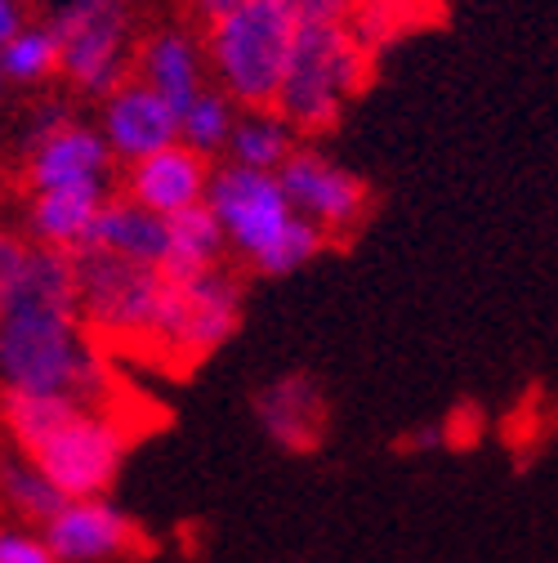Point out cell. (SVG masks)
<instances>
[{"mask_svg":"<svg viewBox=\"0 0 558 563\" xmlns=\"http://www.w3.org/2000/svg\"><path fill=\"white\" fill-rule=\"evenodd\" d=\"M0 372L10 394L99 402L108 363L86 335L77 251L0 242Z\"/></svg>","mask_w":558,"mask_h":563,"instance_id":"obj_1","label":"cell"},{"mask_svg":"<svg viewBox=\"0 0 558 563\" xmlns=\"http://www.w3.org/2000/svg\"><path fill=\"white\" fill-rule=\"evenodd\" d=\"M300 23L277 0H246V5L211 19V67L242 108H272L282 95Z\"/></svg>","mask_w":558,"mask_h":563,"instance_id":"obj_2","label":"cell"},{"mask_svg":"<svg viewBox=\"0 0 558 563\" xmlns=\"http://www.w3.org/2000/svg\"><path fill=\"white\" fill-rule=\"evenodd\" d=\"M367 67L371 54L348 32V23H304L295 32L291 67L272 108L295 130H326L362 90Z\"/></svg>","mask_w":558,"mask_h":563,"instance_id":"obj_3","label":"cell"},{"mask_svg":"<svg viewBox=\"0 0 558 563\" xmlns=\"http://www.w3.org/2000/svg\"><path fill=\"white\" fill-rule=\"evenodd\" d=\"M77 287L86 327L116 344L153 349L170 277L153 264H134L108 251H77Z\"/></svg>","mask_w":558,"mask_h":563,"instance_id":"obj_4","label":"cell"},{"mask_svg":"<svg viewBox=\"0 0 558 563\" xmlns=\"http://www.w3.org/2000/svg\"><path fill=\"white\" fill-rule=\"evenodd\" d=\"M237 322H242V287L224 268L179 277V282L170 277L166 309L148 354L166 363H201L237 331Z\"/></svg>","mask_w":558,"mask_h":563,"instance_id":"obj_5","label":"cell"},{"mask_svg":"<svg viewBox=\"0 0 558 563\" xmlns=\"http://www.w3.org/2000/svg\"><path fill=\"white\" fill-rule=\"evenodd\" d=\"M205 206L215 210V220L228 233V246L250 260L255 268L272 255V246L282 242L300 210L291 206V192L277 170H250V166H224L211 175V192H205Z\"/></svg>","mask_w":558,"mask_h":563,"instance_id":"obj_6","label":"cell"},{"mask_svg":"<svg viewBox=\"0 0 558 563\" xmlns=\"http://www.w3.org/2000/svg\"><path fill=\"white\" fill-rule=\"evenodd\" d=\"M23 456L36 461L72 501L108 497V487L116 483V474L130 456V430L99 407H81L63 430L41 439Z\"/></svg>","mask_w":558,"mask_h":563,"instance_id":"obj_7","label":"cell"},{"mask_svg":"<svg viewBox=\"0 0 558 563\" xmlns=\"http://www.w3.org/2000/svg\"><path fill=\"white\" fill-rule=\"evenodd\" d=\"M63 45V73L90 95L121 90L125 67V0H63L49 19Z\"/></svg>","mask_w":558,"mask_h":563,"instance_id":"obj_8","label":"cell"},{"mask_svg":"<svg viewBox=\"0 0 558 563\" xmlns=\"http://www.w3.org/2000/svg\"><path fill=\"white\" fill-rule=\"evenodd\" d=\"M291 192V206L304 220L322 224L326 233L354 229L367 210V188L358 175H348L344 166H335L331 157L313 153V148H295V157L277 170Z\"/></svg>","mask_w":558,"mask_h":563,"instance_id":"obj_9","label":"cell"},{"mask_svg":"<svg viewBox=\"0 0 558 563\" xmlns=\"http://www.w3.org/2000/svg\"><path fill=\"white\" fill-rule=\"evenodd\" d=\"M103 139H108L112 157H121L130 166L161 153V148L183 144L179 139V112L148 81H130V86L108 95V103H103Z\"/></svg>","mask_w":558,"mask_h":563,"instance_id":"obj_10","label":"cell"},{"mask_svg":"<svg viewBox=\"0 0 558 563\" xmlns=\"http://www.w3.org/2000/svg\"><path fill=\"white\" fill-rule=\"evenodd\" d=\"M41 532H45L49 550L58 554V563H108V559H121L125 550H134V523L108 497L72 501Z\"/></svg>","mask_w":558,"mask_h":563,"instance_id":"obj_11","label":"cell"},{"mask_svg":"<svg viewBox=\"0 0 558 563\" xmlns=\"http://www.w3.org/2000/svg\"><path fill=\"white\" fill-rule=\"evenodd\" d=\"M255 420L268 443L282 452H313L326 430V402L313 376L291 372L255 394Z\"/></svg>","mask_w":558,"mask_h":563,"instance_id":"obj_12","label":"cell"},{"mask_svg":"<svg viewBox=\"0 0 558 563\" xmlns=\"http://www.w3.org/2000/svg\"><path fill=\"white\" fill-rule=\"evenodd\" d=\"M211 175L215 170H205V157L197 148L175 144V148H161V153L130 166V197L170 220L179 210H192L205 201Z\"/></svg>","mask_w":558,"mask_h":563,"instance_id":"obj_13","label":"cell"},{"mask_svg":"<svg viewBox=\"0 0 558 563\" xmlns=\"http://www.w3.org/2000/svg\"><path fill=\"white\" fill-rule=\"evenodd\" d=\"M108 162H112V148L103 130H90V125H67L63 134H54L49 144L32 148V162H27V179L36 192L45 188H67V184H103L108 179Z\"/></svg>","mask_w":558,"mask_h":563,"instance_id":"obj_14","label":"cell"},{"mask_svg":"<svg viewBox=\"0 0 558 563\" xmlns=\"http://www.w3.org/2000/svg\"><path fill=\"white\" fill-rule=\"evenodd\" d=\"M86 251H108V255H121V260H134V264L161 268L166 255H170V220L157 216V210H148V206H138L134 197L108 201L99 210Z\"/></svg>","mask_w":558,"mask_h":563,"instance_id":"obj_15","label":"cell"},{"mask_svg":"<svg viewBox=\"0 0 558 563\" xmlns=\"http://www.w3.org/2000/svg\"><path fill=\"white\" fill-rule=\"evenodd\" d=\"M108 206L103 184H67V188H45L32 197L27 224L36 233L41 246H58V251H86L99 210Z\"/></svg>","mask_w":558,"mask_h":563,"instance_id":"obj_16","label":"cell"},{"mask_svg":"<svg viewBox=\"0 0 558 563\" xmlns=\"http://www.w3.org/2000/svg\"><path fill=\"white\" fill-rule=\"evenodd\" d=\"M228 251V233L224 224L215 220L211 206H192V210H179L170 216V255L161 264L166 277H197V273H211L220 268V255Z\"/></svg>","mask_w":558,"mask_h":563,"instance_id":"obj_17","label":"cell"},{"mask_svg":"<svg viewBox=\"0 0 558 563\" xmlns=\"http://www.w3.org/2000/svg\"><path fill=\"white\" fill-rule=\"evenodd\" d=\"M144 81L170 99L175 112H183L205 86H201V54L188 36L179 32H161L148 49H144Z\"/></svg>","mask_w":558,"mask_h":563,"instance_id":"obj_18","label":"cell"},{"mask_svg":"<svg viewBox=\"0 0 558 563\" xmlns=\"http://www.w3.org/2000/svg\"><path fill=\"white\" fill-rule=\"evenodd\" d=\"M228 153L250 170H282L295 157V125L277 108H250L246 117H237Z\"/></svg>","mask_w":558,"mask_h":563,"instance_id":"obj_19","label":"cell"},{"mask_svg":"<svg viewBox=\"0 0 558 563\" xmlns=\"http://www.w3.org/2000/svg\"><path fill=\"white\" fill-rule=\"evenodd\" d=\"M81 407H90V402L67 398V394H5V420H10V434L23 452H32L54 430H63Z\"/></svg>","mask_w":558,"mask_h":563,"instance_id":"obj_20","label":"cell"},{"mask_svg":"<svg viewBox=\"0 0 558 563\" xmlns=\"http://www.w3.org/2000/svg\"><path fill=\"white\" fill-rule=\"evenodd\" d=\"M5 501L36 528H45L49 519H58L67 506H72V497L36 465V461H14L5 465Z\"/></svg>","mask_w":558,"mask_h":563,"instance_id":"obj_21","label":"cell"},{"mask_svg":"<svg viewBox=\"0 0 558 563\" xmlns=\"http://www.w3.org/2000/svg\"><path fill=\"white\" fill-rule=\"evenodd\" d=\"M233 130H237L233 95H220V90H201V95L179 112V139H183L188 148H197L201 157L228 148V144H233Z\"/></svg>","mask_w":558,"mask_h":563,"instance_id":"obj_22","label":"cell"},{"mask_svg":"<svg viewBox=\"0 0 558 563\" xmlns=\"http://www.w3.org/2000/svg\"><path fill=\"white\" fill-rule=\"evenodd\" d=\"M63 67V45L54 36V27H23V36L0 45V73L14 86H32V81H45L49 73Z\"/></svg>","mask_w":558,"mask_h":563,"instance_id":"obj_23","label":"cell"},{"mask_svg":"<svg viewBox=\"0 0 558 563\" xmlns=\"http://www.w3.org/2000/svg\"><path fill=\"white\" fill-rule=\"evenodd\" d=\"M415 23H421V0H393V5H354V14H348V32L358 36V45L367 54H376L380 45L406 36Z\"/></svg>","mask_w":558,"mask_h":563,"instance_id":"obj_24","label":"cell"},{"mask_svg":"<svg viewBox=\"0 0 558 563\" xmlns=\"http://www.w3.org/2000/svg\"><path fill=\"white\" fill-rule=\"evenodd\" d=\"M0 563H58V554L49 550L45 532H27V528H10L0 537Z\"/></svg>","mask_w":558,"mask_h":563,"instance_id":"obj_25","label":"cell"},{"mask_svg":"<svg viewBox=\"0 0 558 563\" xmlns=\"http://www.w3.org/2000/svg\"><path fill=\"white\" fill-rule=\"evenodd\" d=\"M300 27L304 23H348L354 14V0H277Z\"/></svg>","mask_w":558,"mask_h":563,"instance_id":"obj_26","label":"cell"},{"mask_svg":"<svg viewBox=\"0 0 558 563\" xmlns=\"http://www.w3.org/2000/svg\"><path fill=\"white\" fill-rule=\"evenodd\" d=\"M67 125H72V117H67L63 103H41V108L27 117V125H23V144H27V148H41V144H49L54 134H63Z\"/></svg>","mask_w":558,"mask_h":563,"instance_id":"obj_27","label":"cell"},{"mask_svg":"<svg viewBox=\"0 0 558 563\" xmlns=\"http://www.w3.org/2000/svg\"><path fill=\"white\" fill-rule=\"evenodd\" d=\"M23 36V14H19V0H0V45Z\"/></svg>","mask_w":558,"mask_h":563,"instance_id":"obj_28","label":"cell"},{"mask_svg":"<svg viewBox=\"0 0 558 563\" xmlns=\"http://www.w3.org/2000/svg\"><path fill=\"white\" fill-rule=\"evenodd\" d=\"M197 5H201V14H205V19H220V14L237 10V5H246V0H197Z\"/></svg>","mask_w":558,"mask_h":563,"instance_id":"obj_29","label":"cell"},{"mask_svg":"<svg viewBox=\"0 0 558 563\" xmlns=\"http://www.w3.org/2000/svg\"><path fill=\"white\" fill-rule=\"evenodd\" d=\"M354 5H393V0H354Z\"/></svg>","mask_w":558,"mask_h":563,"instance_id":"obj_30","label":"cell"}]
</instances>
